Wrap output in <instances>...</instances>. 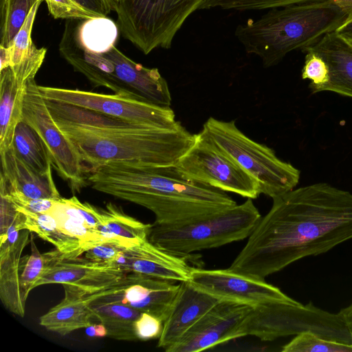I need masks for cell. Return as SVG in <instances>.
<instances>
[{
    "label": "cell",
    "instance_id": "34",
    "mask_svg": "<svg viewBox=\"0 0 352 352\" xmlns=\"http://www.w3.org/2000/svg\"><path fill=\"white\" fill-rule=\"evenodd\" d=\"M319 0H206L200 10L221 8L236 10L272 9Z\"/></svg>",
    "mask_w": 352,
    "mask_h": 352
},
{
    "label": "cell",
    "instance_id": "11",
    "mask_svg": "<svg viewBox=\"0 0 352 352\" xmlns=\"http://www.w3.org/2000/svg\"><path fill=\"white\" fill-rule=\"evenodd\" d=\"M43 98L92 110L131 123L153 128L177 126L175 113L169 107L117 94L38 85Z\"/></svg>",
    "mask_w": 352,
    "mask_h": 352
},
{
    "label": "cell",
    "instance_id": "37",
    "mask_svg": "<svg viewBox=\"0 0 352 352\" xmlns=\"http://www.w3.org/2000/svg\"><path fill=\"white\" fill-rule=\"evenodd\" d=\"M49 12L54 19L81 20L100 16L85 8L75 0H43Z\"/></svg>",
    "mask_w": 352,
    "mask_h": 352
},
{
    "label": "cell",
    "instance_id": "39",
    "mask_svg": "<svg viewBox=\"0 0 352 352\" xmlns=\"http://www.w3.org/2000/svg\"><path fill=\"white\" fill-rule=\"evenodd\" d=\"M134 327L138 340L159 338L162 331L163 321L154 315L142 312L135 320Z\"/></svg>",
    "mask_w": 352,
    "mask_h": 352
},
{
    "label": "cell",
    "instance_id": "43",
    "mask_svg": "<svg viewBox=\"0 0 352 352\" xmlns=\"http://www.w3.org/2000/svg\"><path fill=\"white\" fill-rule=\"evenodd\" d=\"M339 313L346 322L352 338V302L347 307L342 309Z\"/></svg>",
    "mask_w": 352,
    "mask_h": 352
},
{
    "label": "cell",
    "instance_id": "12",
    "mask_svg": "<svg viewBox=\"0 0 352 352\" xmlns=\"http://www.w3.org/2000/svg\"><path fill=\"white\" fill-rule=\"evenodd\" d=\"M188 281L197 289L222 300L254 307L294 299L265 280L254 278L229 269L192 267Z\"/></svg>",
    "mask_w": 352,
    "mask_h": 352
},
{
    "label": "cell",
    "instance_id": "16",
    "mask_svg": "<svg viewBox=\"0 0 352 352\" xmlns=\"http://www.w3.org/2000/svg\"><path fill=\"white\" fill-rule=\"evenodd\" d=\"M127 274L114 264H101L63 254L47 267L34 287L47 284L69 285L91 294L118 284Z\"/></svg>",
    "mask_w": 352,
    "mask_h": 352
},
{
    "label": "cell",
    "instance_id": "20",
    "mask_svg": "<svg viewBox=\"0 0 352 352\" xmlns=\"http://www.w3.org/2000/svg\"><path fill=\"white\" fill-rule=\"evenodd\" d=\"M48 213L65 232L81 242L84 252L104 241L101 235L102 219L100 208L81 202L75 196L57 200Z\"/></svg>",
    "mask_w": 352,
    "mask_h": 352
},
{
    "label": "cell",
    "instance_id": "31",
    "mask_svg": "<svg viewBox=\"0 0 352 352\" xmlns=\"http://www.w3.org/2000/svg\"><path fill=\"white\" fill-rule=\"evenodd\" d=\"M31 254L22 257L20 285L23 297L26 301L30 291L42 276L46 269L63 253L57 249L41 254L37 249L32 236H30ZM66 255V254H65Z\"/></svg>",
    "mask_w": 352,
    "mask_h": 352
},
{
    "label": "cell",
    "instance_id": "45",
    "mask_svg": "<svg viewBox=\"0 0 352 352\" xmlns=\"http://www.w3.org/2000/svg\"><path fill=\"white\" fill-rule=\"evenodd\" d=\"M104 1L111 11H115L119 0H104Z\"/></svg>",
    "mask_w": 352,
    "mask_h": 352
},
{
    "label": "cell",
    "instance_id": "35",
    "mask_svg": "<svg viewBox=\"0 0 352 352\" xmlns=\"http://www.w3.org/2000/svg\"><path fill=\"white\" fill-rule=\"evenodd\" d=\"M304 52L306 56L301 77L304 80H310L309 88L314 94L321 92L329 80L328 65L316 52L311 50Z\"/></svg>",
    "mask_w": 352,
    "mask_h": 352
},
{
    "label": "cell",
    "instance_id": "8",
    "mask_svg": "<svg viewBox=\"0 0 352 352\" xmlns=\"http://www.w3.org/2000/svg\"><path fill=\"white\" fill-rule=\"evenodd\" d=\"M206 0H119L115 12L122 35L144 54L169 49L186 20Z\"/></svg>",
    "mask_w": 352,
    "mask_h": 352
},
{
    "label": "cell",
    "instance_id": "24",
    "mask_svg": "<svg viewBox=\"0 0 352 352\" xmlns=\"http://www.w3.org/2000/svg\"><path fill=\"white\" fill-rule=\"evenodd\" d=\"M1 171L9 184L14 190L32 199H60V196L52 172L40 174L16 154L12 146L0 153Z\"/></svg>",
    "mask_w": 352,
    "mask_h": 352
},
{
    "label": "cell",
    "instance_id": "15",
    "mask_svg": "<svg viewBox=\"0 0 352 352\" xmlns=\"http://www.w3.org/2000/svg\"><path fill=\"white\" fill-rule=\"evenodd\" d=\"M251 308L248 305L221 300L165 351L198 352L236 339V331Z\"/></svg>",
    "mask_w": 352,
    "mask_h": 352
},
{
    "label": "cell",
    "instance_id": "2",
    "mask_svg": "<svg viewBox=\"0 0 352 352\" xmlns=\"http://www.w3.org/2000/svg\"><path fill=\"white\" fill-rule=\"evenodd\" d=\"M94 190L151 210L158 223H177L236 205L226 192L188 179L170 166L112 162L89 172Z\"/></svg>",
    "mask_w": 352,
    "mask_h": 352
},
{
    "label": "cell",
    "instance_id": "36",
    "mask_svg": "<svg viewBox=\"0 0 352 352\" xmlns=\"http://www.w3.org/2000/svg\"><path fill=\"white\" fill-rule=\"evenodd\" d=\"M0 191L3 192L14 206L34 213L48 212L57 201L50 199H32L26 197L12 188L1 173Z\"/></svg>",
    "mask_w": 352,
    "mask_h": 352
},
{
    "label": "cell",
    "instance_id": "27",
    "mask_svg": "<svg viewBox=\"0 0 352 352\" xmlns=\"http://www.w3.org/2000/svg\"><path fill=\"white\" fill-rule=\"evenodd\" d=\"M69 21L77 42L85 50L102 53L116 45L119 28L107 16Z\"/></svg>",
    "mask_w": 352,
    "mask_h": 352
},
{
    "label": "cell",
    "instance_id": "44",
    "mask_svg": "<svg viewBox=\"0 0 352 352\" xmlns=\"http://www.w3.org/2000/svg\"><path fill=\"white\" fill-rule=\"evenodd\" d=\"M348 16L352 14V0H331Z\"/></svg>",
    "mask_w": 352,
    "mask_h": 352
},
{
    "label": "cell",
    "instance_id": "26",
    "mask_svg": "<svg viewBox=\"0 0 352 352\" xmlns=\"http://www.w3.org/2000/svg\"><path fill=\"white\" fill-rule=\"evenodd\" d=\"M88 303L94 318L105 327L107 336L118 340H138L134 324L142 312L129 305L119 302L88 300Z\"/></svg>",
    "mask_w": 352,
    "mask_h": 352
},
{
    "label": "cell",
    "instance_id": "13",
    "mask_svg": "<svg viewBox=\"0 0 352 352\" xmlns=\"http://www.w3.org/2000/svg\"><path fill=\"white\" fill-rule=\"evenodd\" d=\"M179 286L175 282L130 272L118 284L86 296L91 302L127 305L164 322Z\"/></svg>",
    "mask_w": 352,
    "mask_h": 352
},
{
    "label": "cell",
    "instance_id": "14",
    "mask_svg": "<svg viewBox=\"0 0 352 352\" xmlns=\"http://www.w3.org/2000/svg\"><path fill=\"white\" fill-rule=\"evenodd\" d=\"M47 50L36 46L19 63L0 69V153L12 144L22 120L23 98L28 82L42 66Z\"/></svg>",
    "mask_w": 352,
    "mask_h": 352
},
{
    "label": "cell",
    "instance_id": "32",
    "mask_svg": "<svg viewBox=\"0 0 352 352\" xmlns=\"http://www.w3.org/2000/svg\"><path fill=\"white\" fill-rule=\"evenodd\" d=\"M41 2L38 1L33 6L10 45L8 47L0 46V69L19 63L36 46L32 39V31Z\"/></svg>",
    "mask_w": 352,
    "mask_h": 352
},
{
    "label": "cell",
    "instance_id": "7",
    "mask_svg": "<svg viewBox=\"0 0 352 352\" xmlns=\"http://www.w3.org/2000/svg\"><path fill=\"white\" fill-rule=\"evenodd\" d=\"M201 131L258 182L261 194L274 198L298 184L300 173L298 168L279 159L267 146L248 138L234 120L210 118Z\"/></svg>",
    "mask_w": 352,
    "mask_h": 352
},
{
    "label": "cell",
    "instance_id": "17",
    "mask_svg": "<svg viewBox=\"0 0 352 352\" xmlns=\"http://www.w3.org/2000/svg\"><path fill=\"white\" fill-rule=\"evenodd\" d=\"M190 256L170 253L146 239L125 248L113 264L126 273L133 272L181 283L189 280L193 267L188 263V258Z\"/></svg>",
    "mask_w": 352,
    "mask_h": 352
},
{
    "label": "cell",
    "instance_id": "29",
    "mask_svg": "<svg viewBox=\"0 0 352 352\" xmlns=\"http://www.w3.org/2000/svg\"><path fill=\"white\" fill-rule=\"evenodd\" d=\"M12 146L17 156L40 174L52 172V160L46 145L38 133L21 120L16 126Z\"/></svg>",
    "mask_w": 352,
    "mask_h": 352
},
{
    "label": "cell",
    "instance_id": "6",
    "mask_svg": "<svg viewBox=\"0 0 352 352\" xmlns=\"http://www.w3.org/2000/svg\"><path fill=\"white\" fill-rule=\"evenodd\" d=\"M311 331L324 338L352 344L342 316L295 300L272 302L252 307L239 326L236 338L254 336L263 341Z\"/></svg>",
    "mask_w": 352,
    "mask_h": 352
},
{
    "label": "cell",
    "instance_id": "9",
    "mask_svg": "<svg viewBox=\"0 0 352 352\" xmlns=\"http://www.w3.org/2000/svg\"><path fill=\"white\" fill-rule=\"evenodd\" d=\"M175 166L185 178L225 192L252 199L261 194L258 182L202 131Z\"/></svg>",
    "mask_w": 352,
    "mask_h": 352
},
{
    "label": "cell",
    "instance_id": "42",
    "mask_svg": "<svg viewBox=\"0 0 352 352\" xmlns=\"http://www.w3.org/2000/svg\"><path fill=\"white\" fill-rule=\"evenodd\" d=\"M335 32L343 36H352V14L348 16Z\"/></svg>",
    "mask_w": 352,
    "mask_h": 352
},
{
    "label": "cell",
    "instance_id": "28",
    "mask_svg": "<svg viewBox=\"0 0 352 352\" xmlns=\"http://www.w3.org/2000/svg\"><path fill=\"white\" fill-rule=\"evenodd\" d=\"M14 207L25 214L27 230L52 243L60 252L70 257H77L84 253L81 242L65 232L50 213H34L16 206Z\"/></svg>",
    "mask_w": 352,
    "mask_h": 352
},
{
    "label": "cell",
    "instance_id": "4",
    "mask_svg": "<svg viewBox=\"0 0 352 352\" xmlns=\"http://www.w3.org/2000/svg\"><path fill=\"white\" fill-rule=\"evenodd\" d=\"M347 16L331 0L310 1L270 9L259 19L239 25L234 34L245 52L268 68L336 31Z\"/></svg>",
    "mask_w": 352,
    "mask_h": 352
},
{
    "label": "cell",
    "instance_id": "23",
    "mask_svg": "<svg viewBox=\"0 0 352 352\" xmlns=\"http://www.w3.org/2000/svg\"><path fill=\"white\" fill-rule=\"evenodd\" d=\"M30 231H20L12 244L0 245V298L4 307L20 317L25 315V303L20 285L22 252L30 241Z\"/></svg>",
    "mask_w": 352,
    "mask_h": 352
},
{
    "label": "cell",
    "instance_id": "33",
    "mask_svg": "<svg viewBox=\"0 0 352 352\" xmlns=\"http://www.w3.org/2000/svg\"><path fill=\"white\" fill-rule=\"evenodd\" d=\"M283 352H352V344L324 338L311 331H304L283 346Z\"/></svg>",
    "mask_w": 352,
    "mask_h": 352
},
{
    "label": "cell",
    "instance_id": "1",
    "mask_svg": "<svg viewBox=\"0 0 352 352\" xmlns=\"http://www.w3.org/2000/svg\"><path fill=\"white\" fill-rule=\"evenodd\" d=\"M273 199L231 271L259 280L294 262L352 239V193L327 183L294 188Z\"/></svg>",
    "mask_w": 352,
    "mask_h": 352
},
{
    "label": "cell",
    "instance_id": "3",
    "mask_svg": "<svg viewBox=\"0 0 352 352\" xmlns=\"http://www.w3.org/2000/svg\"><path fill=\"white\" fill-rule=\"evenodd\" d=\"M76 148L87 173L105 164L174 166L190 148L195 135L179 124L170 129L148 127L87 109L76 123L54 119Z\"/></svg>",
    "mask_w": 352,
    "mask_h": 352
},
{
    "label": "cell",
    "instance_id": "10",
    "mask_svg": "<svg viewBox=\"0 0 352 352\" xmlns=\"http://www.w3.org/2000/svg\"><path fill=\"white\" fill-rule=\"evenodd\" d=\"M22 120L41 136L49 151L52 166L67 181L72 192L89 185L88 173L72 142L58 128L34 79L26 87Z\"/></svg>",
    "mask_w": 352,
    "mask_h": 352
},
{
    "label": "cell",
    "instance_id": "22",
    "mask_svg": "<svg viewBox=\"0 0 352 352\" xmlns=\"http://www.w3.org/2000/svg\"><path fill=\"white\" fill-rule=\"evenodd\" d=\"M63 285V299L39 318V324L47 331L65 336L88 327L94 318L87 294L76 287Z\"/></svg>",
    "mask_w": 352,
    "mask_h": 352
},
{
    "label": "cell",
    "instance_id": "41",
    "mask_svg": "<svg viewBox=\"0 0 352 352\" xmlns=\"http://www.w3.org/2000/svg\"><path fill=\"white\" fill-rule=\"evenodd\" d=\"M85 329L86 333L91 337H104L107 336V329L101 323L98 324H92Z\"/></svg>",
    "mask_w": 352,
    "mask_h": 352
},
{
    "label": "cell",
    "instance_id": "25",
    "mask_svg": "<svg viewBox=\"0 0 352 352\" xmlns=\"http://www.w3.org/2000/svg\"><path fill=\"white\" fill-rule=\"evenodd\" d=\"M100 210L102 219L101 235L104 241L118 242L127 248L148 239L151 224L144 223L126 214L111 202Z\"/></svg>",
    "mask_w": 352,
    "mask_h": 352
},
{
    "label": "cell",
    "instance_id": "40",
    "mask_svg": "<svg viewBox=\"0 0 352 352\" xmlns=\"http://www.w3.org/2000/svg\"><path fill=\"white\" fill-rule=\"evenodd\" d=\"M82 7L98 14L100 16H107L111 11L107 7L104 0H75Z\"/></svg>",
    "mask_w": 352,
    "mask_h": 352
},
{
    "label": "cell",
    "instance_id": "46",
    "mask_svg": "<svg viewBox=\"0 0 352 352\" xmlns=\"http://www.w3.org/2000/svg\"><path fill=\"white\" fill-rule=\"evenodd\" d=\"M352 44V36H344Z\"/></svg>",
    "mask_w": 352,
    "mask_h": 352
},
{
    "label": "cell",
    "instance_id": "38",
    "mask_svg": "<svg viewBox=\"0 0 352 352\" xmlns=\"http://www.w3.org/2000/svg\"><path fill=\"white\" fill-rule=\"evenodd\" d=\"M125 248L118 242L104 241L86 249L85 258L98 263L113 264Z\"/></svg>",
    "mask_w": 352,
    "mask_h": 352
},
{
    "label": "cell",
    "instance_id": "21",
    "mask_svg": "<svg viewBox=\"0 0 352 352\" xmlns=\"http://www.w3.org/2000/svg\"><path fill=\"white\" fill-rule=\"evenodd\" d=\"M303 50L316 52L328 65L329 80L322 91L352 98V44L345 37L331 32Z\"/></svg>",
    "mask_w": 352,
    "mask_h": 352
},
{
    "label": "cell",
    "instance_id": "5",
    "mask_svg": "<svg viewBox=\"0 0 352 352\" xmlns=\"http://www.w3.org/2000/svg\"><path fill=\"white\" fill-rule=\"evenodd\" d=\"M261 215L252 199L240 205L177 223L151 225L148 239L173 254L190 256L196 251L219 248L248 237Z\"/></svg>",
    "mask_w": 352,
    "mask_h": 352
},
{
    "label": "cell",
    "instance_id": "18",
    "mask_svg": "<svg viewBox=\"0 0 352 352\" xmlns=\"http://www.w3.org/2000/svg\"><path fill=\"white\" fill-rule=\"evenodd\" d=\"M179 285L158 338L157 347L164 350L175 344L206 312L222 300L197 289L188 280Z\"/></svg>",
    "mask_w": 352,
    "mask_h": 352
},
{
    "label": "cell",
    "instance_id": "30",
    "mask_svg": "<svg viewBox=\"0 0 352 352\" xmlns=\"http://www.w3.org/2000/svg\"><path fill=\"white\" fill-rule=\"evenodd\" d=\"M38 1L43 0H1L0 46L10 45L32 8Z\"/></svg>",
    "mask_w": 352,
    "mask_h": 352
},
{
    "label": "cell",
    "instance_id": "19",
    "mask_svg": "<svg viewBox=\"0 0 352 352\" xmlns=\"http://www.w3.org/2000/svg\"><path fill=\"white\" fill-rule=\"evenodd\" d=\"M104 53L113 65L115 76L139 98L162 107L170 106L168 83L157 68H148L133 61L116 45Z\"/></svg>",
    "mask_w": 352,
    "mask_h": 352
}]
</instances>
